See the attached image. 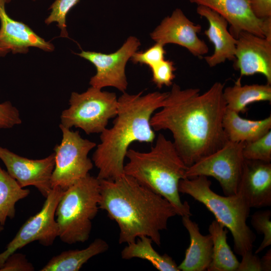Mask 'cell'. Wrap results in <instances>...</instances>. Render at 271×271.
<instances>
[{"label": "cell", "instance_id": "1", "mask_svg": "<svg viewBox=\"0 0 271 271\" xmlns=\"http://www.w3.org/2000/svg\"><path fill=\"white\" fill-rule=\"evenodd\" d=\"M172 85L150 123L154 130L171 132L179 155L189 167L228 142L222 125L227 108L224 86L216 82L200 94L197 88L182 89L175 83Z\"/></svg>", "mask_w": 271, "mask_h": 271}, {"label": "cell", "instance_id": "2", "mask_svg": "<svg viewBox=\"0 0 271 271\" xmlns=\"http://www.w3.org/2000/svg\"><path fill=\"white\" fill-rule=\"evenodd\" d=\"M99 181V208L117 224L118 243H130L145 236L160 246L161 231L167 229L169 219L177 215L172 204L125 174Z\"/></svg>", "mask_w": 271, "mask_h": 271}, {"label": "cell", "instance_id": "3", "mask_svg": "<svg viewBox=\"0 0 271 271\" xmlns=\"http://www.w3.org/2000/svg\"><path fill=\"white\" fill-rule=\"evenodd\" d=\"M123 92L118 98V109L113 125L105 128L92 161L98 170V180H115L124 174V161L130 145L135 142L152 143L156 134L151 118L164 105L168 92L142 95Z\"/></svg>", "mask_w": 271, "mask_h": 271}, {"label": "cell", "instance_id": "4", "mask_svg": "<svg viewBox=\"0 0 271 271\" xmlns=\"http://www.w3.org/2000/svg\"><path fill=\"white\" fill-rule=\"evenodd\" d=\"M124 174L160 195L175 207L182 216L192 214L187 201L182 202L179 191L180 181L186 178L188 167L179 155L171 141L159 133L155 145L149 152L129 149Z\"/></svg>", "mask_w": 271, "mask_h": 271}, {"label": "cell", "instance_id": "5", "mask_svg": "<svg viewBox=\"0 0 271 271\" xmlns=\"http://www.w3.org/2000/svg\"><path fill=\"white\" fill-rule=\"evenodd\" d=\"M211 185L206 176L185 178L179 182V191L203 204L217 221L230 230L236 253L241 256L252 250L255 235L246 223L251 208L239 192L221 196L211 190Z\"/></svg>", "mask_w": 271, "mask_h": 271}, {"label": "cell", "instance_id": "6", "mask_svg": "<svg viewBox=\"0 0 271 271\" xmlns=\"http://www.w3.org/2000/svg\"><path fill=\"white\" fill-rule=\"evenodd\" d=\"M100 199L99 180L89 174L64 191L55 212L62 242L72 244L89 239Z\"/></svg>", "mask_w": 271, "mask_h": 271}, {"label": "cell", "instance_id": "7", "mask_svg": "<svg viewBox=\"0 0 271 271\" xmlns=\"http://www.w3.org/2000/svg\"><path fill=\"white\" fill-rule=\"evenodd\" d=\"M69 104L62 112L60 124L81 128L88 134L101 133L117 114L118 98L114 93L91 86L81 93L73 92Z\"/></svg>", "mask_w": 271, "mask_h": 271}, {"label": "cell", "instance_id": "8", "mask_svg": "<svg viewBox=\"0 0 271 271\" xmlns=\"http://www.w3.org/2000/svg\"><path fill=\"white\" fill-rule=\"evenodd\" d=\"M59 127L62 138L54 149L55 167L51 186L52 188L59 187L64 191L89 174L93 164L88 155L96 144L82 138L78 131L61 124Z\"/></svg>", "mask_w": 271, "mask_h": 271}, {"label": "cell", "instance_id": "9", "mask_svg": "<svg viewBox=\"0 0 271 271\" xmlns=\"http://www.w3.org/2000/svg\"><path fill=\"white\" fill-rule=\"evenodd\" d=\"M244 144L228 141L220 149L188 167L186 178L212 177L218 181L225 196L237 194L245 160Z\"/></svg>", "mask_w": 271, "mask_h": 271}, {"label": "cell", "instance_id": "10", "mask_svg": "<svg viewBox=\"0 0 271 271\" xmlns=\"http://www.w3.org/2000/svg\"><path fill=\"white\" fill-rule=\"evenodd\" d=\"M63 192L59 187L52 188L41 210L24 223L6 249L0 253V268L11 254L30 243L38 241L45 246L53 244L58 237V227L55 216Z\"/></svg>", "mask_w": 271, "mask_h": 271}, {"label": "cell", "instance_id": "11", "mask_svg": "<svg viewBox=\"0 0 271 271\" xmlns=\"http://www.w3.org/2000/svg\"><path fill=\"white\" fill-rule=\"evenodd\" d=\"M140 45L137 38L131 36L114 53L104 54L82 51L79 53V56L92 63L96 69V74L89 81L91 86L99 89L113 87L125 92L128 85L125 66Z\"/></svg>", "mask_w": 271, "mask_h": 271}, {"label": "cell", "instance_id": "12", "mask_svg": "<svg viewBox=\"0 0 271 271\" xmlns=\"http://www.w3.org/2000/svg\"><path fill=\"white\" fill-rule=\"evenodd\" d=\"M0 159L8 173L21 187L34 186L44 197H47L52 189L51 179L55 167L54 153L44 159L32 160L0 146Z\"/></svg>", "mask_w": 271, "mask_h": 271}, {"label": "cell", "instance_id": "13", "mask_svg": "<svg viewBox=\"0 0 271 271\" xmlns=\"http://www.w3.org/2000/svg\"><path fill=\"white\" fill-rule=\"evenodd\" d=\"M208 7L223 17L230 25V33L236 39L242 31L271 40V17L257 18L251 11L249 0H189Z\"/></svg>", "mask_w": 271, "mask_h": 271}, {"label": "cell", "instance_id": "14", "mask_svg": "<svg viewBox=\"0 0 271 271\" xmlns=\"http://www.w3.org/2000/svg\"><path fill=\"white\" fill-rule=\"evenodd\" d=\"M201 29L200 25L189 20L181 9H176L162 21L151 36L156 43L177 44L194 56L201 57L209 51L207 45L198 36Z\"/></svg>", "mask_w": 271, "mask_h": 271}, {"label": "cell", "instance_id": "15", "mask_svg": "<svg viewBox=\"0 0 271 271\" xmlns=\"http://www.w3.org/2000/svg\"><path fill=\"white\" fill-rule=\"evenodd\" d=\"M235 68L240 76L263 75L271 84V40L242 31L236 38Z\"/></svg>", "mask_w": 271, "mask_h": 271}, {"label": "cell", "instance_id": "16", "mask_svg": "<svg viewBox=\"0 0 271 271\" xmlns=\"http://www.w3.org/2000/svg\"><path fill=\"white\" fill-rule=\"evenodd\" d=\"M237 192L250 208L270 206V162L245 159Z\"/></svg>", "mask_w": 271, "mask_h": 271}, {"label": "cell", "instance_id": "17", "mask_svg": "<svg viewBox=\"0 0 271 271\" xmlns=\"http://www.w3.org/2000/svg\"><path fill=\"white\" fill-rule=\"evenodd\" d=\"M196 12L207 20L209 27L204 33L214 46L213 53L204 57L207 64L213 67L227 60H234L236 39L228 31L227 21L217 12L204 6L198 5Z\"/></svg>", "mask_w": 271, "mask_h": 271}, {"label": "cell", "instance_id": "18", "mask_svg": "<svg viewBox=\"0 0 271 271\" xmlns=\"http://www.w3.org/2000/svg\"><path fill=\"white\" fill-rule=\"evenodd\" d=\"M7 0H0V42L13 53H26L29 48L37 47L50 52L54 45L37 35L23 23L15 21L7 14Z\"/></svg>", "mask_w": 271, "mask_h": 271}, {"label": "cell", "instance_id": "19", "mask_svg": "<svg viewBox=\"0 0 271 271\" xmlns=\"http://www.w3.org/2000/svg\"><path fill=\"white\" fill-rule=\"evenodd\" d=\"M183 226L188 232L190 244L186 249L183 260L178 265L182 271L207 270L212 260L213 241L210 234L203 235L198 224L190 216H182Z\"/></svg>", "mask_w": 271, "mask_h": 271}, {"label": "cell", "instance_id": "20", "mask_svg": "<svg viewBox=\"0 0 271 271\" xmlns=\"http://www.w3.org/2000/svg\"><path fill=\"white\" fill-rule=\"evenodd\" d=\"M222 125L228 141L245 144L260 138L270 130L271 116L261 120L247 119L226 108Z\"/></svg>", "mask_w": 271, "mask_h": 271}, {"label": "cell", "instance_id": "21", "mask_svg": "<svg viewBox=\"0 0 271 271\" xmlns=\"http://www.w3.org/2000/svg\"><path fill=\"white\" fill-rule=\"evenodd\" d=\"M223 97L227 108L238 113L245 112L247 106L259 101H271L270 84L242 85L240 77L232 86L224 88Z\"/></svg>", "mask_w": 271, "mask_h": 271}, {"label": "cell", "instance_id": "22", "mask_svg": "<svg viewBox=\"0 0 271 271\" xmlns=\"http://www.w3.org/2000/svg\"><path fill=\"white\" fill-rule=\"evenodd\" d=\"M108 248L104 240L96 238L84 249L65 251L53 257L40 270L78 271L89 259Z\"/></svg>", "mask_w": 271, "mask_h": 271}, {"label": "cell", "instance_id": "23", "mask_svg": "<svg viewBox=\"0 0 271 271\" xmlns=\"http://www.w3.org/2000/svg\"><path fill=\"white\" fill-rule=\"evenodd\" d=\"M213 241L212 260L208 271H237L239 261L227 242V229L216 220L208 228Z\"/></svg>", "mask_w": 271, "mask_h": 271}, {"label": "cell", "instance_id": "24", "mask_svg": "<svg viewBox=\"0 0 271 271\" xmlns=\"http://www.w3.org/2000/svg\"><path fill=\"white\" fill-rule=\"evenodd\" d=\"M152 240L147 236L139 237L137 241L128 243L121 252L122 258H139L146 260L160 271H180L172 257L161 255L152 245Z\"/></svg>", "mask_w": 271, "mask_h": 271}, {"label": "cell", "instance_id": "25", "mask_svg": "<svg viewBox=\"0 0 271 271\" xmlns=\"http://www.w3.org/2000/svg\"><path fill=\"white\" fill-rule=\"evenodd\" d=\"M30 193L29 190L21 187L0 167V224L4 226L8 218L15 217L16 203L27 197Z\"/></svg>", "mask_w": 271, "mask_h": 271}, {"label": "cell", "instance_id": "26", "mask_svg": "<svg viewBox=\"0 0 271 271\" xmlns=\"http://www.w3.org/2000/svg\"><path fill=\"white\" fill-rule=\"evenodd\" d=\"M242 153L245 159L271 162V130L260 138L244 144Z\"/></svg>", "mask_w": 271, "mask_h": 271}, {"label": "cell", "instance_id": "27", "mask_svg": "<svg viewBox=\"0 0 271 271\" xmlns=\"http://www.w3.org/2000/svg\"><path fill=\"white\" fill-rule=\"evenodd\" d=\"M79 1V0H55L50 7L51 12L45 20V23L49 25L53 22L57 23L61 30V36L68 37L66 29V19L69 11Z\"/></svg>", "mask_w": 271, "mask_h": 271}, {"label": "cell", "instance_id": "28", "mask_svg": "<svg viewBox=\"0 0 271 271\" xmlns=\"http://www.w3.org/2000/svg\"><path fill=\"white\" fill-rule=\"evenodd\" d=\"M271 211L270 210H259L254 212L251 217L252 227L259 234L263 235L262 241L255 250V254L262 251L271 245Z\"/></svg>", "mask_w": 271, "mask_h": 271}, {"label": "cell", "instance_id": "29", "mask_svg": "<svg viewBox=\"0 0 271 271\" xmlns=\"http://www.w3.org/2000/svg\"><path fill=\"white\" fill-rule=\"evenodd\" d=\"M150 69L152 81L157 87L161 88L164 85L170 86L173 84L176 70L173 62L164 59Z\"/></svg>", "mask_w": 271, "mask_h": 271}, {"label": "cell", "instance_id": "30", "mask_svg": "<svg viewBox=\"0 0 271 271\" xmlns=\"http://www.w3.org/2000/svg\"><path fill=\"white\" fill-rule=\"evenodd\" d=\"M164 45L156 43L144 52H136L130 58L134 63L148 65L150 68L165 59Z\"/></svg>", "mask_w": 271, "mask_h": 271}, {"label": "cell", "instance_id": "31", "mask_svg": "<svg viewBox=\"0 0 271 271\" xmlns=\"http://www.w3.org/2000/svg\"><path fill=\"white\" fill-rule=\"evenodd\" d=\"M21 122L19 110L10 101L0 103V128H10Z\"/></svg>", "mask_w": 271, "mask_h": 271}, {"label": "cell", "instance_id": "32", "mask_svg": "<svg viewBox=\"0 0 271 271\" xmlns=\"http://www.w3.org/2000/svg\"><path fill=\"white\" fill-rule=\"evenodd\" d=\"M35 268L25 254L16 253L11 254L0 268V271H33Z\"/></svg>", "mask_w": 271, "mask_h": 271}, {"label": "cell", "instance_id": "33", "mask_svg": "<svg viewBox=\"0 0 271 271\" xmlns=\"http://www.w3.org/2000/svg\"><path fill=\"white\" fill-rule=\"evenodd\" d=\"M256 254L250 250L241 255L237 271H262L260 258Z\"/></svg>", "mask_w": 271, "mask_h": 271}, {"label": "cell", "instance_id": "34", "mask_svg": "<svg viewBox=\"0 0 271 271\" xmlns=\"http://www.w3.org/2000/svg\"><path fill=\"white\" fill-rule=\"evenodd\" d=\"M249 2L255 17L259 19L271 17V0H249Z\"/></svg>", "mask_w": 271, "mask_h": 271}, {"label": "cell", "instance_id": "35", "mask_svg": "<svg viewBox=\"0 0 271 271\" xmlns=\"http://www.w3.org/2000/svg\"><path fill=\"white\" fill-rule=\"evenodd\" d=\"M262 271L271 270V249L267 250L266 253L260 258Z\"/></svg>", "mask_w": 271, "mask_h": 271}, {"label": "cell", "instance_id": "36", "mask_svg": "<svg viewBox=\"0 0 271 271\" xmlns=\"http://www.w3.org/2000/svg\"><path fill=\"white\" fill-rule=\"evenodd\" d=\"M10 50L0 42V56H3L8 53Z\"/></svg>", "mask_w": 271, "mask_h": 271}, {"label": "cell", "instance_id": "37", "mask_svg": "<svg viewBox=\"0 0 271 271\" xmlns=\"http://www.w3.org/2000/svg\"><path fill=\"white\" fill-rule=\"evenodd\" d=\"M4 229L3 225L0 224V232Z\"/></svg>", "mask_w": 271, "mask_h": 271}, {"label": "cell", "instance_id": "38", "mask_svg": "<svg viewBox=\"0 0 271 271\" xmlns=\"http://www.w3.org/2000/svg\"><path fill=\"white\" fill-rule=\"evenodd\" d=\"M11 0H7L8 3H10L11 2Z\"/></svg>", "mask_w": 271, "mask_h": 271}, {"label": "cell", "instance_id": "39", "mask_svg": "<svg viewBox=\"0 0 271 271\" xmlns=\"http://www.w3.org/2000/svg\"><path fill=\"white\" fill-rule=\"evenodd\" d=\"M33 1H36V0H33Z\"/></svg>", "mask_w": 271, "mask_h": 271}]
</instances>
